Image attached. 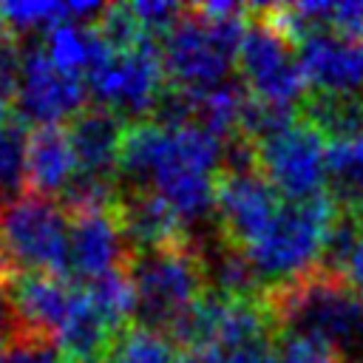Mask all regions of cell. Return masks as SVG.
Masks as SVG:
<instances>
[{"mask_svg": "<svg viewBox=\"0 0 363 363\" xmlns=\"http://www.w3.org/2000/svg\"><path fill=\"white\" fill-rule=\"evenodd\" d=\"M255 167L284 201H309L326 184V139L295 119L255 142Z\"/></svg>", "mask_w": 363, "mask_h": 363, "instance_id": "8992f818", "label": "cell"}, {"mask_svg": "<svg viewBox=\"0 0 363 363\" xmlns=\"http://www.w3.org/2000/svg\"><path fill=\"white\" fill-rule=\"evenodd\" d=\"M88 88L99 105L116 111L119 116H147L164 94L162 54L153 43L111 54L96 71L88 74Z\"/></svg>", "mask_w": 363, "mask_h": 363, "instance_id": "ba28073f", "label": "cell"}, {"mask_svg": "<svg viewBox=\"0 0 363 363\" xmlns=\"http://www.w3.org/2000/svg\"><path fill=\"white\" fill-rule=\"evenodd\" d=\"M184 6L179 3H167V0H139L130 3V14L136 17V23L142 26V31L153 40V37H167L170 28L184 17Z\"/></svg>", "mask_w": 363, "mask_h": 363, "instance_id": "44dd1931", "label": "cell"}, {"mask_svg": "<svg viewBox=\"0 0 363 363\" xmlns=\"http://www.w3.org/2000/svg\"><path fill=\"white\" fill-rule=\"evenodd\" d=\"M74 176H77V156L68 130L60 125L34 128L28 139L26 193H37L45 199L62 196Z\"/></svg>", "mask_w": 363, "mask_h": 363, "instance_id": "5bb4252c", "label": "cell"}, {"mask_svg": "<svg viewBox=\"0 0 363 363\" xmlns=\"http://www.w3.org/2000/svg\"><path fill=\"white\" fill-rule=\"evenodd\" d=\"M284 199L258 170L218 173L216 182V216L218 230L235 247H250L278 216Z\"/></svg>", "mask_w": 363, "mask_h": 363, "instance_id": "30bf717a", "label": "cell"}, {"mask_svg": "<svg viewBox=\"0 0 363 363\" xmlns=\"http://www.w3.org/2000/svg\"><path fill=\"white\" fill-rule=\"evenodd\" d=\"M295 48L306 85H312L315 94H363V48L354 40L320 28L306 34Z\"/></svg>", "mask_w": 363, "mask_h": 363, "instance_id": "7c38bea8", "label": "cell"}, {"mask_svg": "<svg viewBox=\"0 0 363 363\" xmlns=\"http://www.w3.org/2000/svg\"><path fill=\"white\" fill-rule=\"evenodd\" d=\"M179 363H213V360H207V357H201V354H182Z\"/></svg>", "mask_w": 363, "mask_h": 363, "instance_id": "d4e9b609", "label": "cell"}, {"mask_svg": "<svg viewBox=\"0 0 363 363\" xmlns=\"http://www.w3.org/2000/svg\"><path fill=\"white\" fill-rule=\"evenodd\" d=\"M261 303L275 335L312 337L332 346L346 363H363V295L343 272L318 264L267 286Z\"/></svg>", "mask_w": 363, "mask_h": 363, "instance_id": "6da1fadb", "label": "cell"}, {"mask_svg": "<svg viewBox=\"0 0 363 363\" xmlns=\"http://www.w3.org/2000/svg\"><path fill=\"white\" fill-rule=\"evenodd\" d=\"M17 335H20V320H17V309L11 301V286L0 275V346L11 343Z\"/></svg>", "mask_w": 363, "mask_h": 363, "instance_id": "cb8c5ba5", "label": "cell"}, {"mask_svg": "<svg viewBox=\"0 0 363 363\" xmlns=\"http://www.w3.org/2000/svg\"><path fill=\"white\" fill-rule=\"evenodd\" d=\"M128 125L105 105H85L68 125V139L77 156V173L116 179Z\"/></svg>", "mask_w": 363, "mask_h": 363, "instance_id": "4fadbf2b", "label": "cell"}, {"mask_svg": "<svg viewBox=\"0 0 363 363\" xmlns=\"http://www.w3.org/2000/svg\"><path fill=\"white\" fill-rule=\"evenodd\" d=\"M88 85L82 77L60 71L43 48H20V77H17V111L23 122L57 125L60 119H74L85 108Z\"/></svg>", "mask_w": 363, "mask_h": 363, "instance_id": "9c48e42d", "label": "cell"}, {"mask_svg": "<svg viewBox=\"0 0 363 363\" xmlns=\"http://www.w3.org/2000/svg\"><path fill=\"white\" fill-rule=\"evenodd\" d=\"M216 363H281V354L269 340H258V343H250V346H241L224 354Z\"/></svg>", "mask_w": 363, "mask_h": 363, "instance_id": "603a6c76", "label": "cell"}, {"mask_svg": "<svg viewBox=\"0 0 363 363\" xmlns=\"http://www.w3.org/2000/svg\"><path fill=\"white\" fill-rule=\"evenodd\" d=\"M17 77H20V45H14L9 34L0 43V128L9 125L11 99L17 94Z\"/></svg>", "mask_w": 363, "mask_h": 363, "instance_id": "7402d4cb", "label": "cell"}, {"mask_svg": "<svg viewBox=\"0 0 363 363\" xmlns=\"http://www.w3.org/2000/svg\"><path fill=\"white\" fill-rule=\"evenodd\" d=\"M82 289H85L88 301L94 303V309L102 315V320L113 332H122L128 315L136 312V295H133V284L128 278V269L108 272V275L94 278V281H82Z\"/></svg>", "mask_w": 363, "mask_h": 363, "instance_id": "e0dca14e", "label": "cell"}, {"mask_svg": "<svg viewBox=\"0 0 363 363\" xmlns=\"http://www.w3.org/2000/svg\"><path fill=\"white\" fill-rule=\"evenodd\" d=\"M28 128L23 119H11L0 128V196H23L26 193V170H28Z\"/></svg>", "mask_w": 363, "mask_h": 363, "instance_id": "d6986e66", "label": "cell"}, {"mask_svg": "<svg viewBox=\"0 0 363 363\" xmlns=\"http://www.w3.org/2000/svg\"><path fill=\"white\" fill-rule=\"evenodd\" d=\"M0 17L9 34H28L37 28L51 31L54 26L71 23V3H28L14 0L0 6Z\"/></svg>", "mask_w": 363, "mask_h": 363, "instance_id": "ffe728a7", "label": "cell"}, {"mask_svg": "<svg viewBox=\"0 0 363 363\" xmlns=\"http://www.w3.org/2000/svg\"><path fill=\"white\" fill-rule=\"evenodd\" d=\"M340 207L329 193L309 201H284L275 221L250 244L244 255L250 258L258 278L284 284L320 264L329 230ZM269 284V286H272Z\"/></svg>", "mask_w": 363, "mask_h": 363, "instance_id": "277c9868", "label": "cell"}, {"mask_svg": "<svg viewBox=\"0 0 363 363\" xmlns=\"http://www.w3.org/2000/svg\"><path fill=\"white\" fill-rule=\"evenodd\" d=\"M0 201H3V196H0ZM0 216H3V204H0Z\"/></svg>", "mask_w": 363, "mask_h": 363, "instance_id": "83f0119b", "label": "cell"}, {"mask_svg": "<svg viewBox=\"0 0 363 363\" xmlns=\"http://www.w3.org/2000/svg\"><path fill=\"white\" fill-rule=\"evenodd\" d=\"M125 269L133 284L136 315L142 326L162 335L210 289L193 235L153 250H139L130 255Z\"/></svg>", "mask_w": 363, "mask_h": 363, "instance_id": "3957f363", "label": "cell"}, {"mask_svg": "<svg viewBox=\"0 0 363 363\" xmlns=\"http://www.w3.org/2000/svg\"><path fill=\"white\" fill-rule=\"evenodd\" d=\"M9 37V31H6V26H3V17H0V43Z\"/></svg>", "mask_w": 363, "mask_h": 363, "instance_id": "4316f807", "label": "cell"}, {"mask_svg": "<svg viewBox=\"0 0 363 363\" xmlns=\"http://www.w3.org/2000/svg\"><path fill=\"white\" fill-rule=\"evenodd\" d=\"M68 244H71V272L79 275L82 281L119 272L128 267L133 255L113 207L68 213Z\"/></svg>", "mask_w": 363, "mask_h": 363, "instance_id": "8fae6325", "label": "cell"}, {"mask_svg": "<svg viewBox=\"0 0 363 363\" xmlns=\"http://www.w3.org/2000/svg\"><path fill=\"white\" fill-rule=\"evenodd\" d=\"M179 349L153 329L145 326H125L105 357V363H179Z\"/></svg>", "mask_w": 363, "mask_h": 363, "instance_id": "ac0fdd59", "label": "cell"}, {"mask_svg": "<svg viewBox=\"0 0 363 363\" xmlns=\"http://www.w3.org/2000/svg\"><path fill=\"white\" fill-rule=\"evenodd\" d=\"M71 272L68 213L60 201L23 193L3 207L0 216V275L11 284L20 275Z\"/></svg>", "mask_w": 363, "mask_h": 363, "instance_id": "7a4b0ae2", "label": "cell"}, {"mask_svg": "<svg viewBox=\"0 0 363 363\" xmlns=\"http://www.w3.org/2000/svg\"><path fill=\"white\" fill-rule=\"evenodd\" d=\"M326 182L340 210L363 207V133L326 142Z\"/></svg>", "mask_w": 363, "mask_h": 363, "instance_id": "2e32d148", "label": "cell"}, {"mask_svg": "<svg viewBox=\"0 0 363 363\" xmlns=\"http://www.w3.org/2000/svg\"><path fill=\"white\" fill-rule=\"evenodd\" d=\"M45 57L65 74L79 77L82 71H96L113 51L96 31V26H77L62 23L45 31Z\"/></svg>", "mask_w": 363, "mask_h": 363, "instance_id": "9a60e30c", "label": "cell"}, {"mask_svg": "<svg viewBox=\"0 0 363 363\" xmlns=\"http://www.w3.org/2000/svg\"><path fill=\"white\" fill-rule=\"evenodd\" d=\"M252 14V11H250ZM244 14L224 20H204L190 9L170 28L162 48L164 79L179 91H207L227 79L230 65L238 60L244 40Z\"/></svg>", "mask_w": 363, "mask_h": 363, "instance_id": "5b68a950", "label": "cell"}, {"mask_svg": "<svg viewBox=\"0 0 363 363\" xmlns=\"http://www.w3.org/2000/svg\"><path fill=\"white\" fill-rule=\"evenodd\" d=\"M0 363H3V354H0Z\"/></svg>", "mask_w": 363, "mask_h": 363, "instance_id": "f1b7e54d", "label": "cell"}, {"mask_svg": "<svg viewBox=\"0 0 363 363\" xmlns=\"http://www.w3.org/2000/svg\"><path fill=\"white\" fill-rule=\"evenodd\" d=\"M354 216H357V227H360V235H363V207H360Z\"/></svg>", "mask_w": 363, "mask_h": 363, "instance_id": "484cf974", "label": "cell"}, {"mask_svg": "<svg viewBox=\"0 0 363 363\" xmlns=\"http://www.w3.org/2000/svg\"><path fill=\"white\" fill-rule=\"evenodd\" d=\"M238 65L250 96L261 102L292 111V105L306 94V77L298 60V48L289 45V40L261 17L244 31Z\"/></svg>", "mask_w": 363, "mask_h": 363, "instance_id": "52a82bcc", "label": "cell"}]
</instances>
